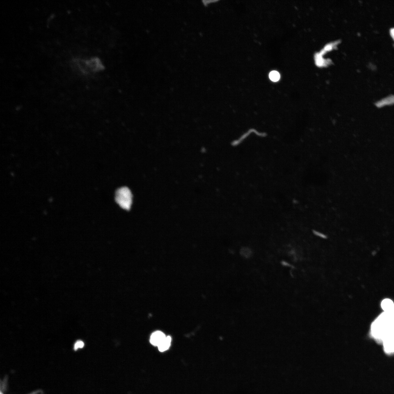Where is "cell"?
Segmentation results:
<instances>
[{"mask_svg":"<svg viewBox=\"0 0 394 394\" xmlns=\"http://www.w3.org/2000/svg\"><path fill=\"white\" fill-rule=\"evenodd\" d=\"M394 331V308L379 314L371 323L369 333L373 339L381 343L385 337Z\"/></svg>","mask_w":394,"mask_h":394,"instance_id":"1","label":"cell"},{"mask_svg":"<svg viewBox=\"0 0 394 394\" xmlns=\"http://www.w3.org/2000/svg\"><path fill=\"white\" fill-rule=\"evenodd\" d=\"M117 203L124 209L129 210L132 203V195L127 187H122L117 191L116 194Z\"/></svg>","mask_w":394,"mask_h":394,"instance_id":"2","label":"cell"},{"mask_svg":"<svg viewBox=\"0 0 394 394\" xmlns=\"http://www.w3.org/2000/svg\"><path fill=\"white\" fill-rule=\"evenodd\" d=\"M77 64L83 71L87 72H97L102 70L104 67L100 60L95 57L80 60Z\"/></svg>","mask_w":394,"mask_h":394,"instance_id":"3","label":"cell"},{"mask_svg":"<svg viewBox=\"0 0 394 394\" xmlns=\"http://www.w3.org/2000/svg\"><path fill=\"white\" fill-rule=\"evenodd\" d=\"M383 351L386 354H394V331L385 337L381 343Z\"/></svg>","mask_w":394,"mask_h":394,"instance_id":"4","label":"cell"},{"mask_svg":"<svg viewBox=\"0 0 394 394\" xmlns=\"http://www.w3.org/2000/svg\"><path fill=\"white\" fill-rule=\"evenodd\" d=\"M166 335L161 331H156L152 333L150 338L151 343L154 346H158L166 338Z\"/></svg>","mask_w":394,"mask_h":394,"instance_id":"5","label":"cell"},{"mask_svg":"<svg viewBox=\"0 0 394 394\" xmlns=\"http://www.w3.org/2000/svg\"><path fill=\"white\" fill-rule=\"evenodd\" d=\"M380 306L383 311L391 310L394 308V302L389 298H385L381 301Z\"/></svg>","mask_w":394,"mask_h":394,"instance_id":"6","label":"cell"},{"mask_svg":"<svg viewBox=\"0 0 394 394\" xmlns=\"http://www.w3.org/2000/svg\"><path fill=\"white\" fill-rule=\"evenodd\" d=\"M394 104V95L389 96L385 97L376 103V105L378 107H381L385 106L392 105Z\"/></svg>","mask_w":394,"mask_h":394,"instance_id":"7","label":"cell"},{"mask_svg":"<svg viewBox=\"0 0 394 394\" xmlns=\"http://www.w3.org/2000/svg\"><path fill=\"white\" fill-rule=\"evenodd\" d=\"M171 340L172 339L170 336L166 337V338L158 346L159 350L161 352H164L169 349L171 344Z\"/></svg>","mask_w":394,"mask_h":394,"instance_id":"8","label":"cell"},{"mask_svg":"<svg viewBox=\"0 0 394 394\" xmlns=\"http://www.w3.org/2000/svg\"><path fill=\"white\" fill-rule=\"evenodd\" d=\"M269 77L271 81L274 82H277L279 80L280 76L279 73L278 72L276 71H272L270 73Z\"/></svg>","mask_w":394,"mask_h":394,"instance_id":"9","label":"cell"},{"mask_svg":"<svg viewBox=\"0 0 394 394\" xmlns=\"http://www.w3.org/2000/svg\"><path fill=\"white\" fill-rule=\"evenodd\" d=\"M84 343L81 341H78L74 345V349L77 350L78 349L82 348L84 346Z\"/></svg>","mask_w":394,"mask_h":394,"instance_id":"10","label":"cell"},{"mask_svg":"<svg viewBox=\"0 0 394 394\" xmlns=\"http://www.w3.org/2000/svg\"><path fill=\"white\" fill-rule=\"evenodd\" d=\"M315 233L316 234V235H317V236H319V237H320L322 238H325L326 237V236H325L324 235V234H321L320 233H319V232L315 231Z\"/></svg>","mask_w":394,"mask_h":394,"instance_id":"11","label":"cell"}]
</instances>
